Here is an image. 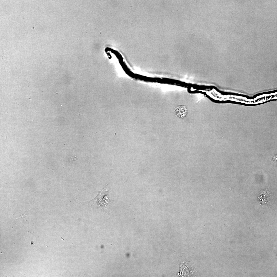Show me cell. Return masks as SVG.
<instances>
[{"label":"cell","instance_id":"obj_2","mask_svg":"<svg viewBox=\"0 0 277 277\" xmlns=\"http://www.w3.org/2000/svg\"><path fill=\"white\" fill-rule=\"evenodd\" d=\"M33 243H33V242H31V244H32V245H33Z\"/></svg>","mask_w":277,"mask_h":277},{"label":"cell","instance_id":"obj_1","mask_svg":"<svg viewBox=\"0 0 277 277\" xmlns=\"http://www.w3.org/2000/svg\"><path fill=\"white\" fill-rule=\"evenodd\" d=\"M110 190L109 186L106 185L100 190L95 197L90 200L82 202L75 200L80 204L108 214L113 203L110 195Z\"/></svg>","mask_w":277,"mask_h":277}]
</instances>
